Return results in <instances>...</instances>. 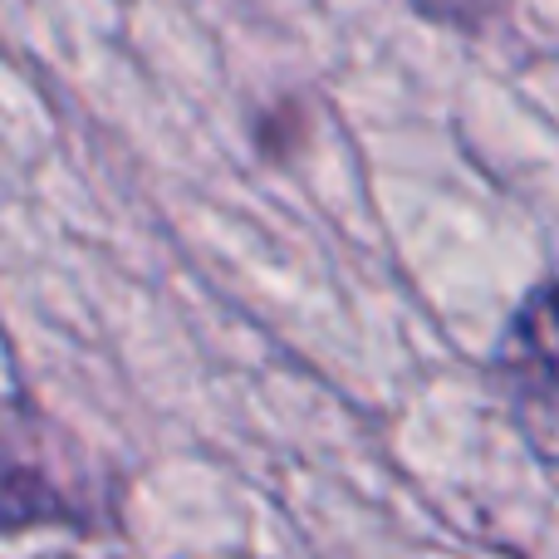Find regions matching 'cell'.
Instances as JSON below:
<instances>
[{
  "mask_svg": "<svg viewBox=\"0 0 559 559\" xmlns=\"http://www.w3.org/2000/svg\"><path fill=\"white\" fill-rule=\"evenodd\" d=\"M521 442L559 472V280H540L511 314L491 358Z\"/></svg>",
  "mask_w": 559,
  "mask_h": 559,
  "instance_id": "6da1fadb",
  "label": "cell"
},
{
  "mask_svg": "<svg viewBox=\"0 0 559 559\" xmlns=\"http://www.w3.org/2000/svg\"><path fill=\"white\" fill-rule=\"evenodd\" d=\"M403 5H413L417 15L437 20V25H462V29H472V25H486L491 15H501L506 0H403Z\"/></svg>",
  "mask_w": 559,
  "mask_h": 559,
  "instance_id": "7a4b0ae2",
  "label": "cell"
}]
</instances>
